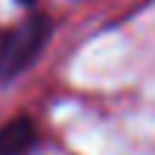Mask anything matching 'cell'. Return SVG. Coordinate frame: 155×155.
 Masks as SVG:
<instances>
[{
    "label": "cell",
    "mask_w": 155,
    "mask_h": 155,
    "mask_svg": "<svg viewBox=\"0 0 155 155\" xmlns=\"http://www.w3.org/2000/svg\"><path fill=\"white\" fill-rule=\"evenodd\" d=\"M49 38H52L49 15H29L20 26L0 35V81H12L26 69H32L40 52L46 49Z\"/></svg>",
    "instance_id": "obj_1"
},
{
    "label": "cell",
    "mask_w": 155,
    "mask_h": 155,
    "mask_svg": "<svg viewBox=\"0 0 155 155\" xmlns=\"http://www.w3.org/2000/svg\"><path fill=\"white\" fill-rule=\"evenodd\" d=\"M38 144L35 121L26 115H17L0 127V155H29Z\"/></svg>",
    "instance_id": "obj_2"
},
{
    "label": "cell",
    "mask_w": 155,
    "mask_h": 155,
    "mask_svg": "<svg viewBox=\"0 0 155 155\" xmlns=\"http://www.w3.org/2000/svg\"><path fill=\"white\" fill-rule=\"evenodd\" d=\"M17 3H23V6H35L38 0H17Z\"/></svg>",
    "instance_id": "obj_3"
}]
</instances>
